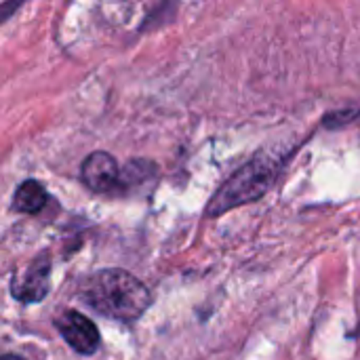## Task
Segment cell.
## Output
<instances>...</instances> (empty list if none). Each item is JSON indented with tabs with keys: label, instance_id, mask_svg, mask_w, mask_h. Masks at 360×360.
<instances>
[{
	"label": "cell",
	"instance_id": "obj_1",
	"mask_svg": "<svg viewBox=\"0 0 360 360\" xmlns=\"http://www.w3.org/2000/svg\"><path fill=\"white\" fill-rule=\"evenodd\" d=\"M80 297L99 314L131 323L137 321L152 304L148 287L127 270H97L82 281Z\"/></svg>",
	"mask_w": 360,
	"mask_h": 360
},
{
	"label": "cell",
	"instance_id": "obj_2",
	"mask_svg": "<svg viewBox=\"0 0 360 360\" xmlns=\"http://www.w3.org/2000/svg\"><path fill=\"white\" fill-rule=\"evenodd\" d=\"M283 160H285L283 154L259 152L215 192V196L211 198L207 207V215L215 217L230 209H236V207H243L247 202L262 198L276 181L283 169Z\"/></svg>",
	"mask_w": 360,
	"mask_h": 360
},
{
	"label": "cell",
	"instance_id": "obj_3",
	"mask_svg": "<svg viewBox=\"0 0 360 360\" xmlns=\"http://www.w3.org/2000/svg\"><path fill=\"white\" fill-rule=\"evenodd\" d=\"M80 177L84 186L97 194H116L124 186V169H120L108 152L89 154L82 162Z\"/></svg>",
	"mask_w": 360,
	"mask_h": 360
},
{
	"label": "cell",
	"instance_id": "obj_4",
	"mask_svg": "<svg viewBox=\"0 0 360 360\" xmlns=\"http://www.w3.org/2000/svg\"><path fill=\"white\" fill-rule=\"evenodd\" d=\"M51 259L46 253L36 257L25 270L15 272L11 283V293L21 304H38L46 297L51 289Z\"/></svg>",
	"mask_w": 360,
	"mask_h": 360
},
{
	"label": "cell",
	"instance_id": "obj_5",
	"mask_svg": "<svg viewBox=\"0 0 360 360\" xmlns=\"http://www.w3.org/2000/svg\"><path fill=\"white\" fill-rule=\"evenodd\" d=\"M57 329L61 333V338L65 340V344L82 354V356H91L99 350L101 338L99 331L95 327V323L91 319H86L84 314L76 312V310H68L57 319Z\"/></svg>",
	"mask_w": 360,
	"mask_h": 360
},
{
	"label": "cell",
	"instance_id": "obj_6",
	"mask_svg": "<svg viewBox=\"0 0 360 360\" xmlns=\"http://www.w3.org/2000/svg\"><path fill=\"white\" fill-rule=\"evenodd\" d=\"M46 205H49V194H46V190H44L38 181H34V179L23 181V184L17 188L15 196H13V209H15L17 213L36 215V213H40Z\"/></svg>",
	"mask_w": 360,
	"mask_h": 360
},
{
	"label": "cell",
	"instance_id": "obj_7",
	"mask_svg": "<svg viewBox=\"0 0 360 360\" xmlns=\"http://www.w3.org/2000/svg\"><path fill=\"white\" fill-rule=\"evenodd\" d=\"M17 6H19V4H15V2H4V4L0 6V17H2V21L8 17V11H11V8H17Z\"/></svg>",
	"mask_w": 360,
	"mask_h": 360
},
{
	"label": "cell",
	"instance_id": "obj_8",
	"mask_svg": "<svg viewBox=\"0 0 360 360\" xmlns=\"http://www.w3.org/2000/svg\"><path fill=\"white\" fill-rule=\"evenodd\" d=\"M2 360H21V359H19V356H13V354H6Z\"/></svg>",
	"mask_w": 360,
	"mask_h": 360
}]
</instances>
